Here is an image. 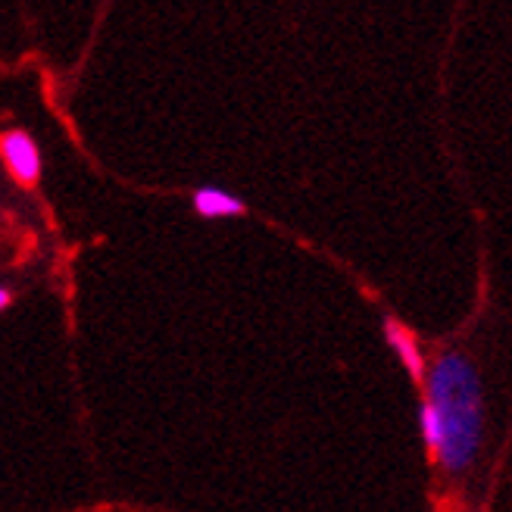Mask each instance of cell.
I'll return each mask as SVG.
<instances>
[{
  "instance_id": "cell-4",
  "label": "cell",
  "mask_w": 512,
  "mask_h": 512,
  "mask_svg": "<svg viewBox=\"0 0 512 512\" xmlns=\"http://www.w3.org/2000/svg\"><path fill=\"white\" fill-rule=\"evenodd\" d=\"M191 203H194V213L200 219H235V216L247 213V203L238 194L225 191V188H216V185L197 188Z\"/></svg>"
},
{
  "instance_id": "cell-3",
  "label": "cell",
  "mask_w": 512,
  "mask_h": 512,
  "mask_svg": "<svg viewBox=\"0 0 512 512\" xmlns=\"http://www.w3.org/2000/svg\"><path fill=\"white\" fill-rule=\"evenodd\" d=\"M381 331H384V341H388V347L394 350V356L400 360V366L406 369V375L413 378L416 384H422L425 372H428V360H425V353H422L419 338L413 335V328L403 325L394 316H388V319L381 322Z\"/></svg>"
},
{
  "instance_id": "cell-6",
  "label": "cell",
  "mask_w": 512,
  "mask_h": 512,
  "mask_svg": "<svg viewBox=\"0 0 512 512\" xmlns=\"http://www.w3.org/2000/svg\"><path fill=\"white\" fill-rule=\"evenodd\" d=\"M10 303H13V294H10V291H7L4 285H0V313H4Z\"/></svg>"
},
{
  "instance_id": "cell-2",
  "label": "cell",
  "mask_w": 512,
  "mask_h": 512,
  "mask_svg": "<svg viewBox=\"0 0 512 512\" xmlns=\"http://www.w3.org/2000/svg\"><path fill=\"white\" fill-rule=\"evenodd\" d=\"M0 157H4L10 175L19 185L35 188L41 178V150L35 138L25 132V128H10V132L0 135Z\"/></svg>"
},
{
  "instance_id": "cell-5",
  "label": "cell",
  "mask_w": 512,
  "mask_h": 512,
  "mask_svg": "<svg viewBox=\"0 0 512 512\" xmlns=\"http://www.w3.org/2000/svg\"><path fill=\"white\" fill-rule=\"evenodd\" d=\"M419 431H422V444L431 456L441 453V441H444V431H441V419L434 413V406L422 400L419 406Z\"/></svg>"
},
{
  "instance_id": "cell-1",
  "label": "cell",
  "mask_w": 512,
  "mask_h": 512,
  "mask_svg": "<svg viewBox=\"0 0 512 512\" xmlns=\"http://www.w3.org/2000/svg\"><path fill=\"white\" fill-rule=\"evenodd\" d=\"M422 400L434 406L444 431L434 463L447 478H466L484 450V384L472 356L450 347L428 360Z\"/></svg>"
}]
</instances>
